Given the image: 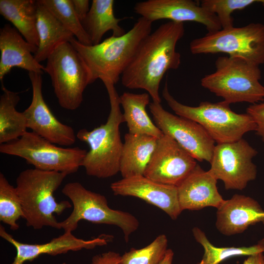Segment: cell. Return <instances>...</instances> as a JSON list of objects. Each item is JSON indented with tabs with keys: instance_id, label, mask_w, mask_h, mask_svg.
<instances>
[{
	"instance_id": "obj_5",
	"label": "cell",
	"mask_w": 264,
	"mask_h": 264,
	"mask_svg": "<svg viewBox=\"0 0 264 264\" xmlns=\"http://www.w3.org/2000/svg\"><path fill=\"white\" fill-rule=\"evenodd\" d=\"M215 66V72L201 79L202 87L229 105L240 102L252 105L264 100L259 66L227 56L218 57Z\"/></svg>"
},
{
	"instance_id": "obj_14",
	"label": "cell",
	"mask_w": 264,
	"mask_h": 264,
	"mask_svg": "<svg viewBox=\"0 0 264 264\" xmlns=\"http://www.w3.org/2000/svg\"><path fill=\"white\" fill-rule=\"evenodd\" d=\"M32 88L30 105L22 112L26 120L27 127L36 134L61 146H71L76 141L73 129L59 121L44 100L42 93V74L28 73Z\"/></svg>"
},
{
	"instance_id": "obj_30",
	"label": "cell",
	"mask_w": 264,
	"mask_h": 264,
	"mask_svg": "<svg viewBox=\"0 0 264 264\" xmlns=\"http://www.w3.org/2000/svg\"><path fill=\"white\" fill-rule=\"evenodd\" d=\"M168 239L164 234L158 235L151 243L140 248H132L121 257L120 264H159L164 258Z\"/></svg>"
},
{
	"instance_id": "obj_17",
	"label": "cell",
	"mask_w": 264,
	"mask_h": 264,
	"mask_svg": "<svg viewBox=\"0 0 264 264\" xmlns=\"http://www.w3.org/2000/svg\"><path fill=\"white\" fill-rule=\"evenodd\" d=\"M0 236L13 245L16 250V255L11 264H24V262H31L43 254L56 256L70 251L91 249L96 246L106 245L113 239L111 235L102 234L97 238L85 240L76 237L72 232H64L62 235L47 242L29 244L16 240L1 225H0Z\"/></svg>"
},
{
	"instance_id": "obj_35",
	"label": "cell",
	"mask_w": 264,
	"mask_h": 264,
	"mask_svg": "<svg viewBox=\"0 0 264 264\" xmlns=\"http://www.w3.org/2000/svg\"><path fill=\"white\" fill-rule=\"evenodd\" d=\"M242 264H264V252L248 256Z\"/></svg>"
},
{
	"instance_id": "obj_10",
	"label": "cell",
	"mask_w": 264,
	"mask_h": 264,
	"mask_svg": "<svg viewBox=\"0 0 264 264\" xmlns=\"http://www.w3.org/2000/svg\"><path fill=\"white\" fill-rule=\"evenodd\" d=\"M190 50L193 54L226 53L259 66L264 64V24L252 22L207 33L192 40Z\"/></svg>"
},
{
	"instance_id": "obj_4",
	"label": "cell",
	"mask_w": 264,
	"mask_h": 264,
	"mask_svg": "<svg viewBox=\"0 0 264 264\" xmlns=\"http://www.w3.org/2000/svg\"><path fill=\"white\" fill-rule=\"evenodd\" d=\"M65 173L35 168L21 172L16 188L22 202L23 217L28 227L61 229L55 215H61L71 207L67 200L56 201L54 192L66 177Z\"/></svg>"
},
{
	"instance_id": "obj_32",
	"label": "cell",
	"mask_w": 264,
	"mask_h": 264,
	"mask_svg": "<svg viewBox=\"0 0 264 264\" xmlns=\"http://www.w3.org/2000/svg\"><path fill=\"white\" fill-rule=\"evenodd\" d=\"M246 113L256 125V134L264 142V102L250 105L246 109Z\"/></svg>"
},
{
	"instance_id": "obj_29",
	"label": "cell",
	"mask_w": 264,
	"mask_h": 264,
	"mask_svg": "<svg viewBox=\"0 0 264 264\" xmlns=\"http://www.w3.org/2000/svg\"><path fill=\"white\" fill-rule=\"evenodd\" d=\"M22 202L16 187L0 173V220L13 231L19 229L17 221L23 217Z\"/></svg>"
},
{
	"instance_id": "obj_26",
	"label": "cell",
	"mask_w": 264,
	"mask_h": 264,
	"mask_svg": "<svg viewBox=\"0 0 264 264\" xmlns=\"http://www.w3.org/2000/svg\"><path fill=\"white\" fill-rule=\"evenodd\" d=\"M3 93L0 97V144L16 140L27 131L23 112L16 107L20 100L19 93L7 89L1 83Z\"/></svg>"
},
{
	"instance_id": "obj_34",
	"label": "cell",
	"mask_w": 264,
	"mask_h": 264,
	"mask_svg": "<svg viewBox=\"0 0 264 264\" xmlns=\"http://www.w3.org/2000/svg\"><path fill=\"white\" fill-rule=\"evenodd\" d=\"M71 2L78 18L82 23L89 10V1L88 0H71Z\"/></svg>"
},
{
	"instance_id": "obj_31",
	"label": "cell",
	"mask_w": 264,
	"mask_h": 264,
	"mask_svg": "<svg viewBox=\"0 0 264 264\" xmlns=\"http://www.w3.org/2000/svg\"><path fill=\"white\" fill-rule=\"evenodd\" d=\"M260 2L261 0H203L200 5L217 16L221 29H227L234 26L231 15L235 11Z\"/></svg>"
},
{
	"instance_id": "obj_37",
	"label": "cell",
	"mask_w": 264,
	"mask_h": 264,
	"mask_svg": "<svg viewBox=\"0 0 264 264\" xmlns=\"http://www.w3.org/2000/svg\"><path fill=\"white\" fill-rule=\"evenodd\" d=\"M260 3L264 7V0H261Z\"/></svg>"
},
{
	"instance_id": "obj_19",
	"label": "cell",
	"mask_w": 264,
	"mask_h": 264,
	"mask_svg": "<svg viewBox=\"0 0 264 264\" xmlns=\"http://www.w3.org/2000/svg\"><path fill=\"white\" fill-rule=\"evenodd\" d=\"M37 50L38 47L29 43L15 28L5 24L0 30V80L14 67L41 74L45 72V67L32 54Z\"/></svg>"
},
{
	"instance_id": "obj_3",
	"label": "cell",
	"mask_w": 264,
	"mask_h": 264,
	"mask_svg": "<svg viewBox=\"0 0 264 264\" xmlns=\"http://www.w3.org/2000/svg\"><path fill=\"white\" fill-rule=\"evenodd\" d=\"M109 95L110 110L106 123L91 131L80 130L76 134L79 140L89 147L84 158L83 167L88 176L106 178L116 175L120 171V161L123 143L119 127L125 122L120 108L119 96L114 85L104 83Z\"/></svg>"
},
{
	"instance_id": "obj_16",
	"label": "cell",
	"mask_w": 264,
	"mask_h": 264,
	"mask_svg": "<svg viewBox=\"0 0 264 264\" xmlns=\"http://www.w3.org/2000/svg\"><path fill=\"white\" fill-rule=\"evenodd\" d=\"M110 187L114 195L139 198L160 208L173 220L182 211L176 186L157 182L144 175L123 178L112 182Z\"/></svg>"
},
{
	"instance_id": "obj_24",
	"label": "cell",
	"mask_w": 264,
	"mask_h": 264,
	"mask_svg": "<svg viewBox=\"0 0 264 264\" xmlns=\"http://www.w3.org/2000/svg\"><path fill=\"white\" fill-rule=\"evenodd\" d=\"M113 0H93L89 10L82 22L92 45L101 42L104 35L112 31L114 37L121 36L126 32L119 22L129 17L117 18L114 14Z\"/></svg>"
},
{
	"instance_id": "obj_8",
	"label": "cell",
	"mask_w": 264,
	"mask_h": 264,
	"mask_svg": "<svg viewBox=\"0 0 264 264\" xmlns=\"http://www.w3.org/2000/svg\"><path fill=\"white\" fill-rule=\"evenodd\" d=\"M46 60L45 72L50 76L60 106L67 110L77 109L86 88L91 84L84 61L70 42L60 44Z\"/></svg>"
},
{
	"instance_id": "obj_13",
	"label": "cell",
	"mask_w": 264,
	"mask_h": 264,
	"mask_svg": "<svg viewBox=\"0 0 264 264\" xmlns=\"http://www.w3.org/2000/svg\"><path fill=\"white\" fill-rule=\"evenodd\" d=\"M197 164L196 160L174 139L163 134L157 139L144 176L157 182L177 187Z\"/></svg>"
},
{
	"instance_id": "obj_33",
	"label": "cell",
	"mask_w": 264,
	"mask_h": 264,
	"mask_svg": "<svg viewBox=\"0 0 264 264\" xmlns=\"http://www.w3.org/2000/svg\"><path fill=\"white\" fill-rule=\"evenodd\" d=\"M121 257L119 253L109 251L94 256L90 264H120Z\"/></svg>"
},
{
	"instance_id": "obj_23",
	"label": "cell",
	"mask_w": 264,
	"mask_h": 264,
	"mask_svg": "<svg viewBox=\"0 0 264 264\" xmlns=\"http://www.w3.org/2000/svg\"><path fill=\"white\" fill-rule=\"evenodd\" d=\"M119 102L124 110L123 114L129 133L148 135L157 138L163 135L146 111V107L150 103L148 93L135 94L125 92L119 96Z\"/></svg>"
},
{
	"instance_id": "obj_20",
	"label": "cell",
	"mask_w": 264,
	"mask_h": 264,
	"mask_svg": "<svg viewBox=\"0 0 264 264\" xmlns=\"http://www.w3.org/2000/svg\"><path fill=\"white\" fill-rule=\"evenodd\" d=\"M217 180L209 171H204L197 164L177 186L182 211L199 210L207 207L218 208L224 199L218 190Z\"/></svg>"
},
{
	"instance_id": "obj_15",
	"label": "cell",
	"mask_w": 264,
	"mask_h": 264,
	"mask_svg": "<svg viewBox=\"0 0 264 264\" xmlns=\"http://www.w3.org/2000/svg\"><path fill=\"white\" fill-rule=\"evenodd\" d=\"M134 11L153 22L160 20L182 22H196L203 24L208 33L221 29L217 16L192 0H148L135 3Z\"/></svg>"
},
{
	"instance_id": "obj_12",
	"label": "cell",
	"mask_w": 264,
	"mask_h": 264,
	"mask_svg": "<svg viewBox=\"0 0 264 264\" xmlns=\"http://www.w3.org/2000/svg\"><path fill=\"white\" fill-rule=\"evenodd\" d=\"M155 125L174 139L196 160L210 162L215 141L200 124L166 110L160 103L149 105Z\"/></svg>"
},
{
	"instance_id": "obj_21",
	"label": "cell",
	"mask_w": 264,
	"mask_h": 264,
	"mask_svg": "<svg viewBox=\"0 0 264 264\" xmlns=\"http://www.w3.org/2000/svg\"><path fill=\"white\" fill-rule=\"evenodd\" d=\"M158 139L148 135L129 132L125 135L119 171L123 178L144 175Z\"/></svg>"
},
{
	"instance_id": "obj_25",
	"label": "cell",
	"mask_w": 264,
	"mask_h": 264,
	"mask_svg": "<svg viewBox=\"0 0 264 264\" xmlns=\"http://www.w3.org/2000/svg\"><path fill=\"white\" fill-rule=\"evenodd\" d=\"M0 13L30 44L38 47L37 0H0Z\"/></svg>"
},
{
	"instance_id": "obj_38",
	"label": "cell",
	"mask_w": 264,
	"mask_h": 264,
	"mask_svg": "<svg viewBox=\"0 0 264 264\" xmlns=\"http://www.w3.org/2000/svg\"><path fill=\"white\" fill-rule=\"evenodd\" d=\"M66 264V263L64 262V263H63L62 264Z\"/></svg>"
},
{
	"instance_id": "obj_18",
	"label": "cell",
	"mask_w": 264,
	"mask_h": 264,
	"mask_svg": "<svg viewBox=\"0 0 264 264\" xmlns=\"http://www.w3.org/2000/svg\"><path fill=\"white\" fill-rule=\"evenodd\" d=\"M264 225V210L255 199L235 194L217 208L216 226L226 236L242 233L251 225Z\"/></svg>"
},
{
	"instance_id": "obj_22",
	"label": "cell",
	"mask_w": 264,
	"mask_h": 264,
	"mask_svg": "<svg viewBox=\"0 0 264 264\" xmlns=\"http://www.w3.org/2000/svg\"><path fill=\"white\" fill-rule=\"evenodd\" d=\"M37 30L39 44L34 54L40 63L47 60L60 44L70 42L73 34L67 30L41 2L37 0Z\"/></svg>"
},
{
	"instance_id": "obj_27",
	"label": "cell",
	"mask_w": 264,
	"mask_h": 264,
	"mask_svg": "<svg viewBox=\"0 0 264 264\" xmlns=\"http://www.w3.org/2000/svg\"><path fill=\"white\" fill-rule=\"evenodd\" d=\"M195 239L204 249L202 258L198 264H220L223 261L236 256H246L264 252V239L256 244L250 246L217 247L211 243L205 234L200 228L192 229Z\"/></svg>"
},
{
	"instance_id": "obj_7",
	"label": "cell",
	"mask_w": 264,
	"mask_h": 264,
	"mask_svg": "<svg viewBox=\"0 0 264 264\" xmlns=\"http://www.w3.org/2000/svg\"><path fill=\"white\" fill-rule=\"evenodd\" d=\"M62 192L70 199L73 205L70 215L60 222L65 232H72L77 229L80 220H86L96 224L118 226L128 242L131 234L139 226L138 220L133 215L110 208L105 196L87 189L79 182L66 183Z\"/></svg>"
},
{
	"instance_id": "obj_9",
	"label": "cell",
	"mask_w": 264,
	"mask_h": 264,
	"mask_svg": "<svg viewBox=\"0 0 264 264\" xmlns=\"http://www.w3.org/2000/svg\"><path fill=\"white\" fill-rule=\"evenodd\" d=\"M87 151L78 147L57 146L33 132L19 139L0 145V152L24 159L34 168L69 175L81 167Z\"/></svg>"
},
{
	"instance_id": "obj_1",
	"label": "cell",
	"mask_w": 264,
	"mask_h": 264,
	"mask_svg": "<svg viewBox=\"0 0 264 264\" xmlns=\"http://www.w3.org/2000/svg\"><path fill=\"white\" fill-rule=\"evenodd\" d=\"M184 31V23L169 21L146 37L121 76L122 85L130 89H144L153 102L160 103L162 79L168 70L176 69L180 65L176 46Z\"/></svg>"
},
{
	"instance_id": "obj_11",
	"label": "cell",
	"mask_w": 264,
	"mask_h": 264,
	"mask_svg": "<svg viewBox=\"0 0 264 264\" xmlns=\"http://www.w3.org/2000/svg\"><path fill=\"white\" fill-rule=\"evenodd\" d=\"M257 151L244 139L215 146L208 170L226 190H242L256 179L257 167L252 159Z\"/></svg>"
},
{
	"instance_id": "obj_36",
	"label": "cell",
	"mask_w": 264,
	"mask_h": 264,
	"mask_svg": "<svg viewBox=\"0 0 264 264\" xmlns=\"http://www.w3.org/2000/svg\"><path fill=\"white\" fill-rule=\"evenodd\" d=\"M174 252L171 249H168L166 255L159 264H172Z\"/></svg>"
},
{
	"instance_id": "obj_28",
	"label": "cell",
	"mask_w": 264,
	"mask_h": 264,
	"mask_svg": "<svg viewBox=\"0 0 264 264\" xmlns=\"http://www.w3.org/2000/svg\"><path fill=\"white\" fill-rule=\"evenodd\" d=\"M55 18L85 45H92L89 37L78 18L71 0H40Z\"/></svg>"
},
{
	"instance_id": "obj_6",
	"label": "cell",
	"mask_w": 264,
	"mask_h": 264,
	"mask_svg": "<svg viewBox=\"0 0 264 264\" xmlns=\"http://www.w3.org/2000/svg\"><path fill=\"white\" fill-rule=\"evenodd\" d=\"M162 94L176 115L200 124L217 144L238 141L242 138L245 133L256 130V125L248 114L236 113L223 101L218 103L202 102L197 107L182 104L169 92L167 81Z\"/></svg>"
},
{
	"instance_id": "obj_2",
	"label": "cell",
	"mask_w": 264,
	"mask_h": 264,
	"mask_svg": "<svg viewBox=\"0 0 264 264\" xmlns=\"http://www.w3.org/2000/svg\"><path fill=\"white\" fill-rule=\"evenodd\" d=\"M152 22L140 17L132 27L121 36H111L96 45L83 44L75 38L70 43L87 66L91 84L100 79L103 83L115 85L142 41L152 32Z\"/></svg>"
}]
</instances>
